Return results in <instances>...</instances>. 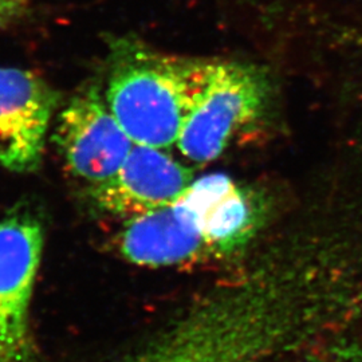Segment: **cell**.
Returning a JSON list of instances; mask_svg holds the SVG:
<instances>
[{"instance_id": "cell-1", "label": "cell", "mask_w": 362, "mask_h": 362, "mask_svg": "<svg viewBox=\"0 0 362 362\" xmlns=\"http://www.w3.org/2000/svg\"><path fill=\"white\" fill-rule=\"evenodd\" d=\"M333 322L330 302L305 276L257 275L202 298L122 362H260Z\"/></svg>"}, {"instance_id": "cell-2", "label": "cell", "mask_w": 362, "mask_h": 362, "mask_svg": "<svg viewBox=\"0 0 362 362\" xmlns=\"http://www.w3.org/2000/svg\"><path fill=\"white\" fill-rule=\"evenodd\" d=\"M258 208L245 187L223 173L194 180L172 204L124 221L122 257L144 267L223 258L255 233Z\"/></svg>"}, {"instance_id": "cell-3", "label": "cell", "mask_w": 362, "mask_h": 362, "mask_svg": "<svg viewBox=\"0 0 362 362\" xmlns=\"http://www.w3.org/2000/svg\"><path fill=\"white\" fill-rule=\"evenodd\" d=\"M206 59L117 43L105 100L134 144L168 149L176 145L202 88Z\"/></svg>"}, {"instance_id": "cell-4", "label": "cell", "mask_w": 362, "mask_h": 362, "mask_svg": "<svg viewBox=\"0 0 362 362\" xmlns=\"http://www.w3.org/2000/svg\"><path fill=\"white\" fill-rule=\"evenodd\" d=\"M269 93L266 78L254 66L208 61L202 88L176 143L181 156L197 165L216 160L263 117Z\"/></svg>"}, {"instance_id": "cell-5", "label": "cell", "mask_w": 362, "mask_h": 362, "mask_svg": "<svg viewBox=\"0 0 362 362\" xmlns=\"http://www.w3.org/2000/svg\"><path fill=\"white\" fill-rule=\"evenodd\" d=\"M42 251L35 216L18 212L0 220V362H38L30 308Z\"/></svg>"}, {"instance_id": "cell-6", "label": "cell", "mask_w": 362, "mask_h": 362, "mask_svg": "<svg viewBox=\"0 0 362 362\" xmlns=\"http://www.w3.org/2000/svg\"><path fill=\"white\" fill-rule=\"evenodd\" d=\"M55 141L66 167L90 192L115 177L134 145L94 88L78 93L64 109Z\"/></svg>"}, {"instance_id": "cell-7", "label": "cell", "mask_w": 362, "mask_h": 362, "mask_svg": "<svg viewBox=\"0 0 362 362\" xmlns=\"http://www.w3.org/2000/svg\"><path fill=\"white\" fill-rule=\"evenodd\" d=\"M55 95L31 71L0 67V165L13 172L38 168Z\"/></svg>"}, {"instance_id": "cell-8", "label": "cell", "mask_w": 362, "mask_h": 362, "mask_svg": "<svg viewBox=\"0 0 362 362\" xmlns=\"http://www.w3.org/2000/svg\"><path fill=\"white\" fill-rule=\"evenodd\" d=\"M194 180V169L165 149L134 144L115 177L90 194L101 211L127 220L172 204Z\"/></svg>"}, {"instance_id": "cell-9", "label": "cell", "mask_w": 362, "mask_h": 362, "mask_svg": "<svg viewBox=\"0 0 362 362\" xmlns=\"http://www.w3.org/2000/svg\"><path fill=\"white\" fill-rule=\"evenodd\" d=\"M308 362H362V350L357 346L341 345L324 350Z\"/></svg>"}, {"instance_id": "cell-10", "label": "cell", "mask_w": 362, "mask_h": 362, "mask_svg": "<svg viewBox=\"0 0 362 362\" xmlns=\"http://www.w3.org/2000/svg\"><path fill=\"white\" fill-rule=\"evenodd\" d=\"M26 0H0V23L8 21L23 8Z\"/></svg>"}]
</instances>
